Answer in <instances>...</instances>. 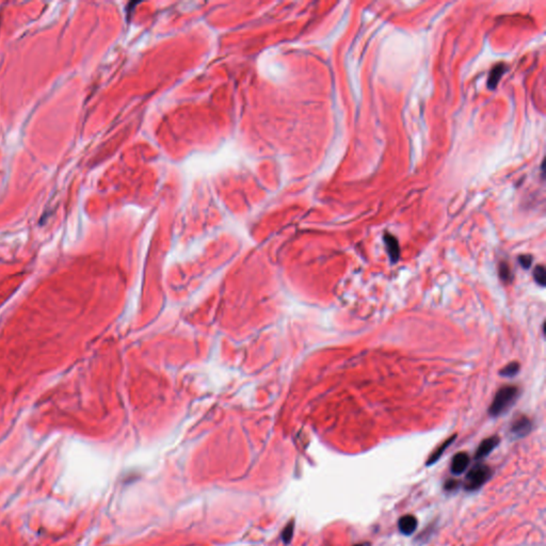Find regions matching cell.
Masks as SVG:
<instances>
[{
    "label": "cell",
    "instance_id": "obj_1",
    "mask_svg": "<svg viewBox=\"0 0 546 546\" xmlns=\"http://www.w3.org/2000/svg\"><path fill=\"white\" fill-rule=\"evenodd\" d=\"M518 388L516 386L507 385L501 387L492 401L489 413L491 416H499L511 407L518 396Z\"/></svg>",
    "mask_w": 546,
    "mask_h": 546
},
{
    "label": "cell",
    "instance_id": "obj_2",
    "mask_svg": "<svg viewBox=\"0 0 546 546\" xmlns=\"http://www.w3.org/2000/svg\"><path fill=\"white\" fill-rule=\"evenodd\" d=\"M492 476L491 469L486 464L475 465L469 473L464 481V489L473 492L480 489Z\"/></svg>",
    "mask_w": 546,
    "mask_h": 546
},
{
    "label": "cell",
    "instance_id": "obj_3",
    "mask_svg": "<svg viewBox=\"0 0 546 546\" xmlns=\"http://www.w3.org/2000/svg\"><path fill=\"white\" fill-rule=\"evenodd\" d=\"M531 430V422L530 419L525 415L518 416L516 419L513 420L511 425V432L516 435L517 437H523L527 435Z\"/></svg>",
    "mask_w": 546,
    "mask_h": 546
},
{
    "label": "cell",
    "instance_id": "obj_4",
    "mask_svg": "<svg viewBox=\"0 0 546 546\" xmlns=\"http://www.w3.org/2000/svg\"><path fill=\"white\" fill-rule=\"evenodd\" d=\"M470 465V455L466 452H458L451 461V473L455 476L461 475Z\"/></svg>",
    "mask_w": 546,
    "mask_h": 546
},
{
    "label": "cell",
    "instance_id": "obj_5",
    "mask_svg": "<svg viewBox=\"0 0 546 546\" xmlns=\"http://www.w3.org/2000/svg\"><path fill=\"white\" fill-rule=\"evenodd\" d=\"M498 444H499V437L496 435L486 438V440L482 441L481 444L479 445L475 454V459L481 460L483 458H486V456L489 455Z\"/></svg>",
    "mask_w": 546,
    "mask_h": 546
},
{
    "label": "cell",
    "instance_id": "obj_6",
    "mask_svg": "<svg viewBox=\"0 0 546 546\" xmlns=\"http://www.w3.org/2000/svg\"><path fill=\"white\" fill-rule=\"evenodd\" d=\"M417 525H418L417 518L414 515H412V514L404 515L402 517H400L399 521H398L399 531L402 534H405V535L413 534L415 532V530H416Z\"/></svg>",
    "mask_w": 546,
    "mask_h": 546
},
{
    "label": "cell",
    "instance_id": "obj_7",
    "mask_svg": "<svg viewBox=\"0 0 546 546\" xmlns=\"http://www.w3.org/2000/svg\"><path fill=\"white\" fill-rule=\"evenodd\" d=\"M384 243H385L391 261L393 263H396L400 256V249L397 239L391 234H385L384 235Z\"/></svg>",
    "mask_w": 546,
    "mask_h": 546
},
{
    "label": "cell",
    "instance_id": "obj_8",
    "mask_svg": "<svg viewBox=\"0 0 546 546\" xmlns=\"http://www.w3.org/2000/svg\"><path fill=\"white\" fill-rule=\"evenodd\" d=\"M454 438H455V435L449 437L448 440H446L440 447H438V448H436V449L434 450V452L430 455V458H429L428 461L426 462L427 466H431L432 464H434L435 462H437V460L441 458L442 454L444 453V451H445L447 448H448V447L450 446V444L454 441Z\"/></svg>",
    "mask_w": 546,
    "mask_h": 546
},
{
    "label": "cell",
    "instance_id": "obj_9",
    "mask_svg": "<svg viewBox=\"0 0 546 546\" xmlns=\"http://www.w3.org/2000/svg\"><path fill=\"white\" fill-rule=\"evenodd\" d=\"M505 67L506 66L504 63H498L496 66L493 67V69H492L489 80H488V87L490 89L496 88L498 82L500 80V77L505 73Z\"/></svg>",
    "mask_w": 546,
    "mask_h": 546
},
{
    "label": "cell",
    "instance_id": "obj_10",
    "mask_svg": "<svg viewBox=\"0 0 546 546\" xmlns=\"http://www.w3.org/2000/svg\"><path fill=\"white\" fill-rule=\"evenodd\" d=\"M520 368H521L520 364L516 363V362H512V363L508 364L507 366H505L504 368L500 370V374L504 375V377L511 378V377H514V375H516L518 373V371H520Z\"/></svg>",
    "mask_w": 546,
    "mask_h": 546
},
{
    "label": "cell",
    "instance_id": "obj_11",
    "mask_svg": "<svg viewBox=\"0 0 546 546\" xmlns=\"http://www.w3.org/2000/svg\"><path fill=\"white\" fill-rule=\"evenodd\" d=\"M533 277H534V281L538 283L540 286H545V284H546V273H545L544 266L540 265V266H536L534 268Z\"/></svg>",
    "mask_w": 546,
    "mask_h": 546
},
{
    "label": "cell",
    "instance_id": "obj_12",
    "mask_svg": "<svg viewBox=\"0 0 546 546\" xmlns=\"http://www.w3.org/2000/svg\"><path fill=\"white\" fill-rule=\"evenodd\" d=\"M499 276L500 279L503 280L504 282L508 283L512 280V273H511V270H510V267L507 263H501L499 265Z\"/></svg>",
    "mask_w": 546,
    "mask_h": 546
},
{
    "label": "cell",
    "instance_id": "obj_13",
    "mask_svg": "<svg viewBox=\"0 0 546 546\" xmlns=\"http://www.w3.org/2000/svg\"><path fill=\"white\" fill-rule=\"evenodd\" d=\"M293 529H294V522L293 521L289 522L287 525H286V527L284 528V530L282 532V539H283V542L285 544L290 543V541L292 539V535H293Z\"/></svg>",
    "mask_w": 546,
    "mask_h": 546
},
{
    "label": "cell",
    "instance_id": "obj_14",
    "mask_svg": "<svg viewBox=\"0 0 546 546\" xmlns=\"http://www.w3.org/2000/svg\"><path fill=\"white\" fill-rule=\"evenodd\" d=\"M518 261H520V264L523 266V268H525V269H528L531 266V263H532V257L530 255H522L518 257Z\"/></svg>",
    "mask_w": 546,
    "mask_h": 546
},
{
    "label": "cell",
    "instance_id": "obj_15",
    "mask_svg": "<svg viewBox=\"0 0 546 546\" xmlns=\"http://www.w3.org/2000/svg\"><path fill=\"white\" fill-rule=\"evenodd\" d=\"M456 486H458V482H456V481H455V480H453V479H450V480H448V481H447V482L445 483V486H444V488H445L446 490H448V491H451V490L455 489V488H456Z\"/></svg>",
    "mask_w": 546,
    "mask_h": 546
},
{
    "label": "cell",
    "instance_id": "obj_16",
    "mask_svg": "<svg viewBox=\"0 0 546 546\" xmlns=\"http://www.w3.org/2000/svg\"><path fill=\"white\" fill-rule=\"evenodd\" d=\"M354 546H371V545L368 542H365V543H361V544H356Z\"/></svg>",
    "mask_w": 546,
    "mask_h": 546
}]
</instances>
